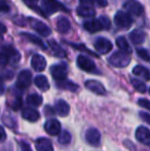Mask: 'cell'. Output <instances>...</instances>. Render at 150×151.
Returning <instances> with one entry per match:
<instances>
[{
    "mask_svg": "<svg viewBox=\"0 0 150 151\" xmlns=\"http://www.w3.org/2000/svg\"><path fill=\"white\" fill-rule=\"evenodd\" d=\"M109 63L114 67L124 68L131 63V58L128 54L122 52H116L109 58Z\"/></svg>",
    "mask_w": 150,
    "mask_h": 151,
    "instance_id": "obj_1",
    "label": "cell"
},
{
    "mask_svg": "<svg viewBox=\"0 0 150 151\" xmlns=\"http://www.w3.org/2000/svg\"><path fill=\"white\" fill-rule=\"evenodd\" d=\"M42 7L48 14H55V12H60V10L67 12L66 7H64V5L57 0H42Z\"/></svg>",
    "mask_w": 150,
    "mask_h": 151,
    "instance_id": "obj_2",
    "label": "cell"
},
{
    "mask_svg": "<svg viewBox=\"0 0 150 151\" xmlns=\"http://www.w3.org/2000/svg\"><path fill=\"white\" fill-rule=\"evenodd\" d=\"M114 22H115V25L119 28L122 29H128L131 27L133 21L132 18L130 17V14H128L126 12H123L121 10H118L116 12L115 17H114Z\"/></svg>",
    "mask_w": 150,
    "mask_h": 151,
    "instance_id": "obj_3",
    "label": "cell"
},
{
    "mask_svg": "<svg viewBox=\"0 0 150 151\" xmlns=\"http://www.w3.org/2000/svg\"><path fill=\"white\" fill-rule=\"evenodd\" d=\"M28 21H29V23H30L31 28L34 29L36 32H38L41 36L46 37V36H48L50 34V27L46 26L41 21L37 20V19H33V18H28Z\"/></svg>",
    "mask_w": 150,
    "mask_h": 151,
    "instance_id": "obj_4",
    "label": "cell"
},
{
    "mask_svg": "<svg viewBox=\"0 0 150 151\" xmlns=\"http://www.w3.org/2000/svg\"><path fill=\"white\" fill-rule=\"evenodd\" d=\"M50 74L57 80V81H62L65 80L67 77V67L65 64H59L54 65L50 67Z\"/></svg>",
    "mask_w": 150,
    "mask_h": 151,
    "instance_id": "obj_5",
    "label": "cell"
},
{
    "mask_svg": "<svg viewBox=\"0 0 150 151\" xmlns=\"http://www.w3.org/2000/svg\"><path fill=\"white\" fill-rule=\"evenodd\" d=\"M32 82V74L29 70H23L18 75V80H17V86L19 88H27L30 86Z\"/></svg>",
    "mask_w": 150,
    "mask_h": 151,
    "instance_id": "obj_6",
    "label": "cell"
},
{
    "mask_svg": "<svg viewBox=\"0 0 150 151\" xmlns=\"http://www.w3.org/2000/svg\"><path fill=\"white\" fill-rule=\"evenodd\" d=\"M77 66L81 70L86 72H94L96 70V65L90 59H88V57H85L84 55H80L77 57Z\"/></svg>",
    "mask_w": 150,
    "mask_h": 151,
    "instance_id": "obj_7",
    "label": "cell"
},
{
    "mask_svg": "<svg viewBox=\"0 0 150 151\" xmlns=\"http://www.w3.org/2000/svg\"><path fill=\"white\" fill-rule=\"evenodd\" d=\"M124 8L130 12L131 14L134 16H141L144 12V7L141 3H139L137 0H128L124 3Z\"/></svg>",
    "mask_w": 150,
    "mask_h": 151,
    "instance_id": "obj_8",
    "label": "cell"
},
{
    "mask_svg": "<svg viewBox=\"0 0 150 151\" xmlns=\"http://www.w3.org/2000/svg\"><path fill=\"white\" fill-rule=\"evenodd\" d=\"M95 48L101 55H106L112 50V43L104 37H100L95 42Z\"/></svg>",
    "mask_w": 150,
    "mask_h": 151,
    "instance_id": "obj_9",
    "label": "cell"
},
{
    "mask_svg": "<svg viewBox=\"0 0 150 151\" xmlns=\"http://www.w3.org/2000/svg\"><path fill=\"white\" fill-rule=\"evenodd\" d=\"M85 140L90 145L98 147L101 144V134L97 129H88L85 133Z\"/></svg>",
    "mask_w": 150,
    "mask_h": 151,
    "instance_id": "obj_10",
    "label": "cell"
},
{
    "mask_svg": "<svg viewBox=\"0 0 150 151\" xmlns=\"http://www.w3.org/2000/svg\"><path fill=\"white\" fill-rule=\"evenodd\" d=\"M136 139L138 142L144 144L146 146L150 145V131L146 127H139L136 131Z\"/></svg>",
    "mask_w": 150,
    "mask_h": 151,
    "instance_id": "obj_11",
    "label": "cell"
},
{
    "mask_svg": "<svg viewBox=\"0 0 150 151\" xmlns=\"http://www.w3.org/2000/svg\"><path fill=\"white\" fill-rule=\"evenodd\" d=\"M44 129H45V132L48 135H59L61 133V123L59 122V120L55 119V118L48 119L44 123Z\"/></svg>",
    "mask_w": 150,
    "mask_h": 151,
    "instance_id": "obj_12",
    "label": "cell"
},
{
    "mask_svg": "<svg viewBox=\"0 0 150 151\" xmlns=\"http://www.w3.org/2000/svg\"><path fill=\"white\" fill-rule=\"evenodd\" d=\"M85 88L90 91H93V93H97V95H104L106 93L104 86L97 80H88L85 82Z\"/></svg>",
    "mask_w": 150,
    "mask_h": 151,
    "instance_id": "obj_13",
    "label": "cell"
},
{
    "mask_svg": "<svg viewBox=\"0 0 150 151\" xmlns=\"http://www.w3.org/2000/svg\"><path fill=\"white\" fill-rule=\"evenodd\" d=\"M31 66L37 72H41L46 67V60L40 55H34L31 59Z\"/></svg>",
    "mask_w": 150,
    "mask_h": 151,
    "instance_id": "obj_14",
    "label": "cell"
},
{
    "mask_svg": "<svg viewBox=\"0 0 150 151\" xmlns=\"http://www.w3.org/2000/svg\"><path fill=\"white\" fill-rule=\"evenodd\" d=\"M35 148L37 151H52L54 146L50 139L47 138H39L35 142Z\"/></svg>",
    "mask_w": 150,
    "mask_h": 151,
    "instance_id": "obj_15",
    "label": "cell"
},
{
    "mask_svg": "<svg viewBox=\"0 0 150 151\" xmlns=\"http://www.w3.org/2000/svg\"><path fill=\"white\" fill-rule=\"evenodd\" d=\"M55 110H56V112L60 116L65 117V116L68 115L69 112H70V106H69V104L67 103L66 101H64V100H59V101H57L56 104H55Z\"/></svg>",
    "mask_w": 150,
    "mask_h": 151,
    "instance_id": "obj_16",
    "label": "cell"
},
{
    "mask_svg": "<svg viewBox=\"0 0 150 151\" xmlns=\"http://www.w3.org/2000/svg\"><path fill=\"white\" fill-rule=\"evenodd\" d=\"M83 28L85 29L86 31L90 32V33H96V32L102 30L103 27H102L101 22L99 21V19H94V20H90V21L84 22Z\"/></svg>",
    "mask_w": 150,
    "mask_h": 151,
    "instance_id": "obj_17",
    "label": "cell"
},
{
    "mask_svg": "<svg viewBox=\"0 0 150 151\" xmlns=\"http://www.w3.org/2000/svg\"><path fill=\"white\" fill-rule=\"evenodd\" d=\"M22 116L24 119L30 121V122H34V121H37L39 119L40 114L36 109H33V108H25L22 111Z\"/></svg>",
    "mask_w": 150,
    "mask_h": 151,
    "instance_id": "obj_18",
    "label": "cell"
},
{
    "mask_svg": "<svg viewBox=\"0 0 150 151\" xmlns=\"http://www.w3.org/2000/svg\"><path fill=\"white\" fill-rule=\"evenodd\" d=\"M128 37H130L131 41H132L134 44H137V45L142 44L143 42L145 41V33L141 30L132 31L130 33V35H128Z\"/></svg>",
    "mask_w": 150,
    "mask_h": 151,
    "instance_id": "obj_19",
    "label": "cell"
},
{
    "mask_svg": "<svg viewBox=\"0 0 150 151\" xmlns=\"http://www.w3.org/2000/svg\"><path fill=\"white\" fill-rule=\"evenodd\" d=\"M35 86L42 91H46L50 88V82H48L46 76L44 75H38L34 78Z\"/></svg>",
    "mask_w": 150,
    "mask_h": 151,
    "instance_id": "obj_20",
    "label": "cell"
},
{
    "mask_svg": "<svg viewBox=\"0 0 150 151\" xmlns=\"http://www.w3.org/2000/svg\"><path fill=\"white\" fill-rule=\"evenodd\" d=\"M116 45L119 47L120 52H126V54L130 55L132 54V48H131L130 44H128V42L126 41V39L123 37V36H119V37L116 38Z\"/></svg>",
    "mask_w": 150,
    "mask_h": 151,
    "instance_id": "obj_21",
    "label": "cell"
},
{
    "mask_svg": "<svg viewBox=\"0 0 150 151\" xmlns=\"http://www.w3.org/2000/svg\"><path fill=\"white\" fill-rule=\"evenodd\" d=\"M133 74H135L136 76H139V77L143 78L146 81H149L150 80V71L148 69H146L143 66H136V67L133 69Z\"/></svg>",
    "mask_w": 150,
    "mask_h": 151,
    "instance_id": "obj_22",
    "label": "cell"
},
{
    "mask_svg": "<svg viewBox=\"0 0 150 151\" xmlns=\"http://www.w3.org/2000/svg\"><path fill=\"white\" fill-rule=\"evenodd\" d=\"M76 12L79 17L81 18H92L96 14V12H95L94 8L90 7V6H85V5H81L79 7H77L76 9Z\"/></svg>",
    "mask_w": 150,
    "mask_h": 151,
    "instance_id": "obj_23",
    "label": "cell"
},
{
    "mask_svg": "<svg viewBox=\"0 0 150 151\" xmlns=\"http://www.w3.org/2000/svg\"><path fill=\"white\" fill-rule=\"evenodd\" d=\"M70 28H71L70 22H69V20L67 18L62 17V18H60L58 20V23H57V29H58V31L60 32V33H62V34L67 33V32L70 30Z\"/></svg>",
    "mask_w": 150,
    "mask_h": 151,
    "instance_id": "obj_24",
    "label": "cell"
},
{
    "mask_svg": "<svg viewBox=\"0 0 150 151\" xmlns=\"http://www.w3.org/2000/svg\"><path fill=\"white\" fill-rule=\"evenodd\" d=\"M21 36L24 37L27 41L40 46V48H42V50H46V46H45V44H44V42L42 41L41 39H39L37 36H34V35H32V34H29V33H22L21 34Z\"/></svg>",
    "mask_w": 150,
    "mask_h": 151,
    "instance_id": "obj_25",
    "label": "cell"
},
{
    "mask_svg": "<svg viewBox=\"0 0 150 151\" xmlns=\"http://www.w3.org/2000/svg\"><path fill=\"white\" fill-rule=\"evenodd\" d=\"M50 45L52 52V54H54L55 57H58V58H64V57H66V52H65V50H63V48L61 47V46L59 45L56 41L50 40Z\"/></svg>",
    "mask_w": 150,
    "mask_h": 151,
    "instance_id": "obj_26",
    "label": "cell"
},
{
    "mask_svg": "<svg viewBox=\"0 0 150 151\" xmlns=\"http://www.w3.org/2000/svg\"><path fill=\"white\" fill-rule=\"evenodd\" d=\"M58 88H63V90H68L70 91H76L78 90V86L75 84L74 82L72 81H69V80H62V81H58L57 83Z\"/></svg>",
    "mask_w": 150,
    "mask_h": 151,
    "instance_id": "obj_27",
    "label": "cell"
},
{
    "mask_svg": "<svg viewBox=\"0 0 150 151\" xmlns=\"http://www.w3.org/2000/svg\"><path fill=\"white\" fill-rule=\"evenodd\" d=\"M42 97L40 95H37V93H32V95L28 96L27 98V103L31 106H34V107H38L42 104Z\"/></svg>",
    "mask_w": 150,
    "mask_h": 151,
    "instance_id": "obj_28",
    "label": "cell"
},
{
    "mask_svg": "<svg viewBox=\"0 0 150 151\" xmlns=\"http://www.w3.org/2000/svg\"><path fill=\"white\" fill-rule=\"evenodd\" d=\"M59 143L61 145H68L71 142V135L69 132L67 131H62L59 134V139H58Z\"/></svg>",
    "mask_w": 150,
    "mask_h": 151,
    "instance_id": "obj_29",
    "label": "cell"
},
{
    "mask_svg": "<svg viewBox=\"0 0 150 151\" xmlns=\"http://www.w3.org/2000/svg\"><path fill=\"white\" fill-rule=\"evenodd\" d=\"M4 52L8 55V57H9V61L14 62V63H17V62H19V60H20V54H19L14 48L4 47Z\"/></svg>",
    "mask_w": 150,
    "mask_h": 151,
    "instance_id": "obj_30",
    "label": "cell"
},
{
    "mask_svg": "<svg viewBox=\"0 0 150 151\" xmlns=\"http://www.w3.org/2000/svg\"><path fill=\"white\" fill-rule=\"evenodd\" d=\"M83 5H97L100 7H105L108 4L107 0H80Z\"/></svg>",
    "mask_w": 150,
    "mask_h": 151,
    "instance_id": "obj_31",
    "label": "cell"
},
{
    "mask_svg": "<svg viewBox=\"0 0 150 151\" xmlns=\"http://www.w3.org/2000/svg\"><path fill=\"white\" fill-rule=\"evenodd\" d=\"M131 82H132V84H133V86H134L135 90L138 91L139 93H144L145 91H147V88H146V86H145V83H144V82L141 81V80L135 79V78H133V79L131 80Z\"/></svg>",
    "mask_w": 150,
    "mask_h": 151,
    "instance_id": "obj_32",
    "label": "cell"
},
{
    "mask_svg": "<svg viewBox=\"0 0 150 151\" xmlns=\"http://www.w3.org/2000/svg\"><path fill=\"white\" fill-rule=\"evenodd\" d=\"M137 54H138V56L140 57L142 60L146 61V62H149L150 63V54L148 52H147L146 50H144V48L142 47H139L138 50H137Z\"/></svg>",
    "mask_w": 150,
    "mask_h": 151,
    "instance_id": "obj_33",
    "label": "cell"
},
{
    "mask_svg": "<svg viewBox=\"0 0 150 151\" xmlns=\"http://www.w3.org/2000/svg\"><path fill=\"white\" fill-rule=\"evenodd\" d=\"M3 121L8 127H14L16 125V119L12 115H8V114H5L3 116Z\"/></svg>",
    "mask_w": 150,
    "mask_h": 151,
    "instance_id": "obj_34",
    "label": "cell"
},
{
    "mask_svg": "<svg viewBox=\"0 0 150 151\" xmlns=\"http://www.w3.org/2000/svg\"><path fill=\"white\" fill-rule=\"evenodd\" d=\"M9 62V57L5 52H0V66H6Z\"/></svg>",
    "mask_w": 150,
    "mask_h": 151,
    "instance_id": "obj_35",
    "label": "cell"
},
{
    "mask_svg": "<svg viewBox=\"0 0 150 151\" xmlns=\"http://www.w3.org/2000/svg\"><path fill=\"white\" fill-rule=\"evenodd\" d=\"M99 21H100L101 24H102L103 29H109L110 28V20H109L107 17H105V16L100 17V18H99Z\"/></svg>",
    "mask_w": 150,
    "mask_h": 151,
    "instance_id": "obj_36",
    "label": "cell"
},
{
    "mask_svg": "<svg viewBox=\"0 0 150 151\" xmlns=\"http://www.w3.org/2000/svg\"><path fill=\"white\" fill-rule=\"evenodd\" d=\"M10 6L6 0H0V12H8Z\"/></svg>",
    "mask_w": 150,
    "mask_h": 151,
    "instance_id": "obj_37",
    "label": "cell"
},
{
    "mask_svg": "<svg viewBox=\"0 0 150 151\" xmlns=\"http://www.w3.org/2000/svg\"><path fill=\"white\" fill-rule=\"evenodd\" d=\"M10 107H11L14 110H19L21 107H22V99H21V98L14 99V101L10 104Z\"/></svg>",
    "mask_w": 150,
    "mask_h": 151,
    "instance_id": "obj_38",
    "label": "cell"
},
{
    "mask_svg": "<svg viewBox=\"0 0 150 151\" xmlns=\"http://www.w3.org/2000/svg\"><path fill=\"white\" fill-rule=\"evenodd\" d=\"M138 104L139 106H141V107L145 108V109H148L150 110V101L147 99H140L138 101Z\"/></svg>",
    "mask_w": 150,
    "mask_h": 151,
    "instance_id": "obj_39",
    "label": "cell"
},
{
    "mask_svg": "<svg viewBox=\"0 0 150 151\" xmlns=\"http://www.w3.org/2000/svg\"><path fill=\"white\" fill-rule=\"evenodd\" d=\"M20 147H21V151H32V148H31V146L29 145L27 142L22 141L20 143Z\"/></svg>",
    "mask_w": 150,
    "mask_h": 151,
    "instance_id": "obj_40",
    "label": "cell"
},
{
    "mask_svg": "<svg viewBox=\"0 0 150 151\" xmlns=\"http://www.w3.org/2000/svg\"><path fill=\"white\" fill-rule=\"evenodd\" d=\"M140 117L142 118L143 121H145V122L150 125V114L145 113V112H140Z\"/></svg>",
    "mask_w": 150,
    "mask_h": 151,
    "instance_id": "obj_41",
    "label": "cell"
},
{
    "mask_svg": "<svg viewBox=\"0 0 150 151\" xmlns=\"http://www.w3.org/2000/svg\"><path fill=\"white\" fill-rule=\"evenodd\" d=\"M23 2H24L25 4H27V5L29 6V7H35V5L37 4L38 0H23Z\"/></svg>",
    "mask_w": 150,
    "mask_h": 151,
    "instance_id": "obj_42",
    "label": "cell"
},
{
    "mask_svg": "<svg viewBox=\"0 0 150 151\" xmlns=\"http://www.w3.org/2000/svg\"><path fill=\"white\" fill-rule=\"evenodd\" d=\"M6 139V134H5V131H4L3 127L0 125V142H3L5 141Z\"/></svg>",
    "mask_w": 150,
    "mask_h": 151,
    "instance_id": "obj_43",
    "label": "cell"
},
{
    "mask_svg": "<svg viewBox=\"0 0 150 151\" xmlns=\"http://www.w3.org/2000/svg\"><path fill=\"white\" fill-rule=\"evenodd\" d=\"M6 30H7V29H6V26L3 24V23L0 22V36L3 35L4 33H6Z\"/></svg>",
    "mask_w": 150,
    "mask_h": 151,
    "instance_id": "obj_44",
    "label": "cell"
},
{
    "mask_svg": "<svg viewBox=\"0 0 150 151\" xmlns=\"http://www.w3.org/2000/svg\"><path fill=\"white\" fill-rule=\"evenodd\" d=\"M4 93V84H3V81H2V78L0 77V95Z\"/></svg>",
    "mask_w": 150,
    "mask_h": 151,
    "instance_id": "obj_45",
    "label": "cell"
},
{
    "mask_svg": "<svg viewBox=\"0 0 150 151\" xmlns=\"http://www.w3.org/2000/svg\"><path fill=\"white\" fill-rule=\"evenodd\" d=\"M149 93H150V88H149Z\"/></svg>",
    "mask_w": 150,
    "mask_h": 151,
    "instance_id": "obj_46",
    "label": "cell"
}]
</instances>
